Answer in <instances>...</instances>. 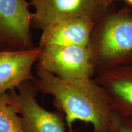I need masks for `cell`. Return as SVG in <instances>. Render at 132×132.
Wrapping results in <instances>:
<instances>
[{
	"label": "cell",
	"mask_w": 132,
	"mask_h": 132,
	"mask_svg": "<svg viewBox=\"0 0 132 132\" xmlns=\"http://www.w3.org/2000/svg\"><path fill=\"white\" fill-rule=\"evenodd\" d=\"M40 48L36 70L46 71L63 80L94 78L96 69L88 47L48 46Z\"/></svg>",
	"instance_id": "4"
},
{
	"label": "cell",
	"mask_w": 132,
	"mask_h": 132,
	"mask_svg": "<svg viewBox=\"0 0 132 132\" xmlns=\"http://www.w3.org/2000/svg\"><path fill=\"white\" fill-rule=\"evenodd\" d=\"M0 132H24L21 117L8 92H0Z\"/></svg>",
	"instance_id": "10"
},
{
	"label": "cell",
	"mask_w": 132,
	"mask_h": 132,
	"mask_svg": "<svg viewBox=\"0 0 132 132\" xmlns=\"http://www.w3.org/2000/svg\"><path fill=\"white\" fill-rule=\"evenodd\" d=\"M94 78L106 92L115 113L132 116V63L99 72Z\"/></svg>",
	"instance_id": "8"
},
{
	"label": "cell",
	"mask_w": 132,
	"mask_h": 132,
	"mask_svg": "<svg viewBox=\"0 0 132 132\" xmlns=\"http://www.w3.org/2000/svg\"><path fill=\"white\" fill-rule=\"evenodd\" d=\"M27 0H0V50H26L36 47Z\"/></svg>",
	"instance_id": "6"
},
{
	"label": "cell",
	"mask_w": 132,
	"mask_h": 132,
	"mask_svg": "<svg viewBox=\"0 0 132 132\" xmlns=\"http://www.w3.org/2000/svg\"><path fill=\"white\" fill-rule=\"evenodd\" d=\"M40 51L39 46L26 50H0V92L19 88L34 78L32 67Z\"/></svg>",
	"instance_id": "7"
},
{
	"label": "cell",
	"mask_w": 132,
	"mask_h": 132,
	"mask_svg": "<svg viewBox=\"0 0 132 132\" xmlns=\"http://www.w3.org/2000/svg\"><path fill=\"white\" fill-rule=\"evenodd\" d=\"M95 23L90 20L74 19L53 24L42 31L39 47H88Z\"/></svg>",
	"instance_id": "9"
},
{
	"label": "cell",
	"mask_w": 132,
	"mask_h": 132,
	"mask_svg": "<svg viewBox=\"0 0 132 132\" xmlns=\"http://www.w3.org/2000/svg\"><path fill=\"white\" fill-rule=\"evenodd\" d=\"M34 84L38 91L53 97L57 111L64 115L69 132L77 120L90 123L91 132H113L115 112L103 87L95 78L63 80L37 70Z\"/></svg>",
	"instance_id": "1"
},
{
	"label": "cell",
	"mask_w": 132,
	"mask_h": 132,
	"mask_svg": "<svg viewBox=\"0 0 132 132\" xmlns=\"http://www.w3.org/2000/svg\"><path fill=\"white\" fill-rule=\"evenodd\" d=\"M88 48L96 73L132 63V8L117 11L113 7L98 20Z\"/></svg>",
	"instance_id": "2"
},
{
	"label": "cell",
	"mask_w": 132,
	"mask_h": 132,
	"mask_svg": "<svg viewBox=\"0 0 132 132\" xmlns=\"http://www.w3.org/2000/svg\"><path fill=\"white\" fill-rule=\"evenodd\" d=\"M114 132H117V131H116V130L115 127H114Z\"/></svg>",
	"instance_id": "13"
},
{
	"label": "cell",
	"mask_w": 132,
	"mask_h": 132,
	"mask_svg": "<svg viewBox=\"0 0 132 132\" xmlns=\"http://www.w3.org/2000/svg\"><path fill=\"white\" fill-rule=\"evenodd\" d=\"M113 132H114V131H113Z\"/></svg>",
	"instance_id": "14"
},
{
	"label": "cell",
	"mask_w": 132,
	"mask_h": 132,
	"mask_svg": "<svg viewBox=\"0 0 132 132\" xmlns=\"http://www.w3.org/2000/svg\"><path fill=\"white\" fill-rule=\"evenodd\" d=\"M34 79L24 82L17 92L15 89L8 91L21 117L24 132H66L64 115L58 111H48L38 103L36 96L39 91Z\"/></svg>",
	"instance_id": "5"
},
{
	"label": "cell",
	"mask_w": 132,
	"mask_h": 132,
	"mask_svg": "<svg viewBox=\"0 0 132 132\" xmlns=\"http://www.w3.org/2000/svg\"><path fill=\"white\" fill-rule=\"evenodd\" d=\"M114 125L117 132H132V116H122L115 113Z\"/></svg>",
	"instance_id": "11"
},
{
	"label": "cell",
	"mask_w": 132,
	"mask_h": 132,
	"mask_svg": "<svg viewBox=\"0 0 132 132\" xmlns=\"http://www.w3.org/2000/svg\"><path fill=\"white\" fill-rule=\"evenodd\" d=\"M34 9L31 28L44 30L67 20L83 19L95 22L114 7L110 0H28Z\"/></svg>",
	"instance_id": "3"
},
{
	"label": "cell",
	"mask_w": 132,
	"mask_h": 132,
	"mask_svg": "<svg viewBox=\"0 0 132 132\" xmlns=\"http://www.w3.org/2000/svg\"><path fill=\"white\" fill-rule=\"evenodd\" d=\"M114 1H116V0H110V2L113 3V2H114ZM123 1H125V2L127 3V4H130V5H131V6H132V0H123Z\"/></svg>",
	"instance_id": "12"
}]
</instances>
